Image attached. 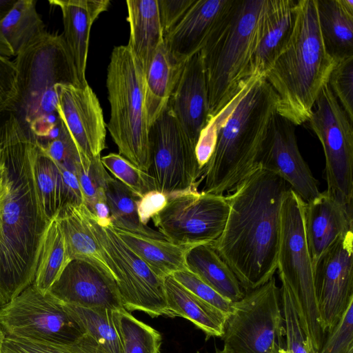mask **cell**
<instances>
[{"label":"cell","instance_id":"6da1fadb","mask_svg":"<svg viewBox=\"0 0 353 353\" xmlns=\"http://www.w3.org/2000/svg\"><path fill=\"white\" fill-rule=\"evenodd\" d=\"M36 143L12 114L0 126V306L33 283L50 221L34 181Z\"/></svg>","mask_w":353,"mask_h":353},{"label":"cell","instance_id":"7a4b0ae2","mask_svg":"<svg viewBox=\"0 0 353 353\" xmlns=\"http://www.w3.org/2000/svg\"><path fill=\"white\" fill-rule=\"evenodd\" d=\"M277 96L263 76H252L201 131L196 155L203 173L201 192H234L260 167L277 113Z\"/></svg>","mask_w":353,"mask_h":353},{"label":"cell","instance_id":"3957f363","mask_svg":"<svg viewBox=\"0 0 353 353\" xmlns=\"http://www.w3.org/2000/svg\"><path fill=\"white\" fill-rule=\"evenodd\" d=\"M290 187L261 166L225 196L229 212L212 243L245 292L274 277L277 270L281 210Z\"/></svg>","mask_w":353,"mask_h":353},{"label":"cell","instance_id":"277c9868","mask_svg":"<svg viewBox=\"0 0 353 353\" xmlns=\"http://www.w3.org/2000/svg\"><path fill=\"white\" fill-rule=\"evenodd\" d=\"M335 62L323 41L316 0H297L291 36L264 75L277 96V113L295 126L307 122Z\"/></svg>","mask_w":353,"mask_h":353},{"label":"cell","instance_id":"5b68a950","mask_svg":"<svg viewBox=\"0 0 353 353\" xmlns=\"http://www.w3.org/2000/svg\"><path fill=\"white\" fill-rule=\"evenodd\" d=\"M268 0H234L229 12L200 51L210 118L248 83L259 42Z\"/></svg>","mask_w":353,"mask_h":353},{"label":"cell","instance_id":"8992f818","mask_svg":"<svg viewBox=\"0 0 353 353\" xmlns=\"http://www.w3.org/2000/svg\"><path fill=\"white\" fill-rule=\"evenodd\" d=\"M17 97L9 110L29 134L31 126L59 118L58 84L82 86L63 34L46 32L14 60Z\"/></svg>","mask_w":353,"mask_h":353},{"label":"cell","instance_id":"52a82bcc","mask_svg":"<svg viewBox=\"0 0 353 353\" xmlns=\"http://www.w3.org/2000/svg\"><path fill=\"white\" fill-rule=\"evenodd\" d=\"M106 86L110 105L107 127L119 154L148 173L150 149L145 107V72L127 45L113 48Z\"/></svg>","mask_w":353,"mask_h":353},{"label":"cell","instance_id":"ba28073f","mask_svg":"<svg viewBox=\"0 0 353 353\" xmlns=\"http://www.w3.org/2000/svg\"><path fill=\"white\" fill-rule=\"evenodd\" d=\"M305 202L290 188L281 210L277 270L293 294L303 330L312 353H319L324 342L314 287V268L304 226Z\"/></svg>","mask_w":353,"mask_h":353},{"label":"cell","instance_id":"9c48e42d","mask_svg":"<svg viewBox=\"0 0 353 353\" xmlns=\"http://www.w3.org/2000/svg\"><path fill=\"white\" fill-rule=\"evenodd\" d=\"M87 219L103 259L113 272L123 306L150 317H172L167 305L164 279L157 276L119 238L111 223L101 225L87 208Z\"/></svg>","mask_w":353,"mask_h":353},{"label":"cell","instance_id":"30bf717a","mask_svg":"<svg viewBox=\"0 0 353 353\" xmlns=\"http://www.w3.org/2000/svg\"><path fill=\"white\" fill-rule=\"evenodd\" d=\"M221 338L232 353H278L285 349L280 288L274 277L233 302Z\"/></svg>","mask_w":353,"mask_h":353},{"label":"cell","instance_id":"8fae6325","mask_svg":"<svg viewBox=\"0 0 353 353\" xmlns=\"http://www.w3.org/2000/svg\"><path fill=\"white\" fill-rule=\"evenodd\" d=\"M307 123L323 147L326 190L346 204L352 205L353 122L327 82L320 90Z\"/></svg>","mask_w":353,"mask_h":353},{"label":"cell","instance_id":"7c38bea8","mask_svg":"<svg viewBox=\"0 0 353 353\" xmlns=\"http://www.w3.org/2000/svg\"><path fill=\"white\" fill-rule=\"evenodd\" d=\"M229 212L225 195L189 190L168 196L152 219L167 241L191 248L212 243L222 234Z\"/></svg>","mask_w":353,"mask_h":353},{"label":"cell","instance_id":"4fadbf2b","mask_svg":"<svg viewBox=\"0 0 353 353\" xmlns=\"http://www.w3.org/2000/svg\"><path fill=\"white\" fill-rule=\"evenodd\" d=\"M0 327L7 337L54 343H70L85 334L61 302L33 284L0 306Z\"/></svg>","mask_w":353,"mask_h":353},{"label":"cell","instance_id":"5bb4252c","mask_svg":"<svg viewBox=\"0 0 353 353\" xmlns=\"http://www.w3.org/2000/svg\"><path fill=\"white\" fill-rule=\"evenodd\" d=\"M150 166L157 191L168 196L197 190L202 170L196 145L188 138L168 105L149 129Z\"/></svg>","mask_w":353,"mask_h":353},{"label":"cell","instance_id":"9a60e30c","mask_svg":"<svg viewBox=\"0 0 353 353\" xmlns=\"http://www.w3.org/2000/svg\"><path fill=\"white\" fill-rule=\"evenodd\" d=\"M353 232L340 236L314 269L319 321L323 333L338 323L353 301Z\"/></svg>","mask_w":353,"mask_h":353},{"label":"cell","instance_id":"2e32d148","mask_svg":"<svg viewBox=\"0 0 353 353\" xmlns=\"http://www.w3.org/2000/svg\"><path fill=\"white\" fill-rule=\"evenodd\" d=\"M58 114L80 154L88 159L99 157L105 148L106 128L99 99L85 86H56Z\"/></svg>","mask_w":353,"mask_h":353},{"label":"cell","instance_id":"e0dca14e","mask_svg":"<svg viewBox=\"0 0 353 353\" xmlns=\"http://www.w3.org/2000/svg\"><path fill=\"white\" fill-rule=\"evenodd\" d=\"M48 292L60 302L87 308L124 309L112 275L82 259H72Z\"/></svg>","mask_w":353,"mask_h":353},{"label":"cell","instance_id":"ac0fdd59","mask_svg":"<svg viewBox=\"0 0 353 353\" xmlns=\"http://www.w3.org/2000/svg\"><path fill=\"white\" fill-rule=\"evenodd\" d=\"M260 166L283 179L305 203L321 192L299 149L295 125L279 114L265 143Z\"/></svg>","mask_w":353,"mask_h":353},{"label":"cell","instance_id":"d6986e66","mask_svg":"<svg viewBox=\"0 0 353 353\" xmlns=\"http://www.w3.org/2000/svg\"><path fill=\"white\" fill-rule=\"evenodd\" d=\"M234 0H195L179 22L163 37L167 50L185 63L199 52L222 23Z\"/></svg>","mask_w":353,"mask_h":353},{"label":"cell","instance_id":"ffe728a7","mask_svg":"<svg viewBox=\"0 0 353 353\" xmlns=\"http://www.w3.org/2000/svg\"><path fill=\"white\" fill-rule=\"evenodd\" d=\"M168 105L185 134L196 145L210 119L205 75L200 52L185 62Z\"/></svg>","mask_w":353,"mask_h":353},{"label":"cell","instance_id":"44dd1931","mask_svg":"<svg viewBox=\"0 0 353 353\" xmlns=\"http://www.w3.org/2000/svg\"><path fill=\"white\" fill-rule=\"evenodd\" d=\"M304 226L313 268L337 239L352 230V205L327 190L304 204Z\"/></svg>","mask_w":353,"mask_h":353},{"label":"cell","instance_id":"7402d4cb","mask_svg":"<svg viewBox=\"0 0 353 353\" xmlns=\"http://www.w3.org/2000/svg\"><path fill=\"white\" fill-rule=\"evenodd\" d=\"M62 13L63 38L72 58L80 84L88 83L85 70L91 27L94 21L108 9L109 0H51Z\"/></svg>","mask_w":353,"mask_h":353},{"label":"cell","instance_id":"603a6c76","mask_svg":"<svg viewBox=\"0 0 353 353\" xmlns=\"http://www.w3.org/2000/svg\"><path fill=\"white\" fill-rule=\"evenodd\" d=\"M295 0H268L259 42L251 64L252 76H263L286 46L296 19Z\"/></svg>","mask_w":353,"mask_h":353},{"label":"cell","instance_id":"cb8c5ba5","mask_svg":"<svg viewBox=\"0 0 353 353\" xmlns=\"http://www.w3.org/2000/svg\"><path fill=\"white\" fill-rule=\"evenodd\" d=\"M130 25L128 46L145 73L158 48L163 43L157 0H128Z\"/></svg>","mask_w":353,"mask_h":353},{"label":"cell","instance_id":"d4e9b609","mask_svg":"<svg viewBox=\"0 0 353 353\" xmlns=\"http://www.w3.org/2000/svg\"><path fill=\"white\" fill-rule=\"evenodd\" d=\"M168 307L172 317L191 321L206 338L223 336L227 316L187 290L172 276L164 279Z\"/></svg>","mask_w":353,"mask_h":353},{"label":"cell","instance_id":"484cf974","mask_svg":"<svg viewBox=\"0 0 353 353\" xmlns=\"http://www.w3.org/2000/svg\"><path fill=\"white\" fill-rule=\"evenodd\" d=\"M184 64L171 54L164 42L157 50L145 73V107L149 129L168 106Z\"/></svg>","mask_w":353,"mask_h":353},{"label":"cell","instance_id":"4316f807","mask_svg":"<svg viewBox=\"0 0 353 353\" xmlns=\"http://www.w3.org/2000/svg\"><path fill=\"white\" fill-rule=\"evenodd\" d=\"M325 48L335 60L353 56V1L316 0Z\"/></svg>","mask_w":353,"mask_h":353},{"label":"cell","instance_id":"83f0119b","mask_svg":"<svg viewBox=\"0 0 353 353\" xmlns=\"http://www.w3.org/2000/svg\"><path fill=\"white\" fill-rule=\"evenodd\" d=\"M86 211L84 204L66 203L56 215L65 238L69 259L87 261L114 279L90 229Z\"/></svg>","mask_w":353,"mask_h":353},{"label":"cell","instance_id":"f1b7e54d","mask_svg":"<svg viewBox=\"0 0 353 353\" xmlns=\"http://www.w3.org/2000/svg\"><path fill=\"white\" fill-rule=\"evenodd\" d=\"M36 1L18 0L0 21V57H17L46 31Z\"/></svg>","mask_w":353,"mask_h":353},{"label":"cell","instance_id":"f546056e","mask_svg":"<svg viewBox=\"0 0 353 353\" xmlns=\"http://www.w3.org/2000/svg\"><path fill=\"white\" fill-rule=\"evenodd\" d=\"M187 269L232 302L241 299L245 291L227 263L212 243L190 248L185 253Z\"/></svg>","mask_w":353,"mask_h":353},{"label":"cell","instance_id":"4dcf8cb0","mask_svg":"<svg viewBox=\"0 0 353 353\" xmlns=\"http://www.w3.org/2000/svg\"><path fill=\"white\" fill-rule=\"evenodd\" d=\"M113 227V226H112ZM119 238L160 278L187 269L185 253L190 248L113 227Z\"/></svg>","mask_w":353,"mask_h":353},{"label":"cell","instance_id":"1f68e13d","mask_svg":"<svg viewBox=\"0 0 353 353\" xmlns=\"http://www.w3.org/2000/svg\"><path fill=\"white\" fill-rule=\"evenodd\" d=\"M105 193L114 228L152 239L166 240L159 231L141 223L137 210L140 198L125 185L110 176L105 183Z\"/></svg>","mask_w":353,"mask_h":353},{"label":"cell","instance_id":"d6a6232c","mask_svg":"<svg viewBox=\"0 0 353 353\" xmlns=\"http://www.w3.org/2000/svg\"><path fill=\"white\" fill-rule=\"evenodd\" d=\"M33 168L40 204L46 219L50 221L68 203V197L59 165L45 153L37 141Z\"/></svg>","mask_w":353,"mask_h":353},{"label":"cell","instance_id":"836d02e7","mask_svg":"<svg viewBox=\"0 0 353 353\" xmlns=\"http://www.w3.org/2000/svg\"><path fill=\"white\" fill-rule=\"evenodd\" d=\"M70 261L65 238L55 216L46 228L32 284L42 293H47Z\"/></svg>","mask_w":353,"mask_h":353},{"label":"cell","instance_id":"e575fe53","mask_svg":"<svg viewBox=\"0 0 353 353\" xmlns=\"http://www.w3.org/2000/svg\"><path fill=\"white\" fill-rule=\"evenodd\" d=\"M63 304L85 332L95 341L103 353H122L121 340L113 316L114 310Z\"/></svg>","mask_w":353,"mask_h":353},{"label":"cell","instance_id":"d590c367","mask_svg":"<svg viewBox=\"0 0 353 353\" xmlns=\"http://www.w3.org/2000/svg\"><path fill=\"white\" fill-rule=\"evenodd\" d=\"M121 340L122 353H159L161 334L152 327L136 319L125 309L113 311Z\"/></svg>","mask_w":353,"mask_h":353},{"label":"cell","instance_id":"8d00e7d4","mask_svg":"<svg viewBox=\"0 0 353 353\" xmlns=\"http://www.w3.org/2000/svg\"><path fill=\"white\" fill-rule=\"evenodd\" d=\"M75 174L83 197V204L91 211L94 204L106 201L105 183L110 176L101 161V156L88 159L81 154L75 165Z\"/></svg>","mask_w":353,"mask_h":353},{"label":"cell","instance_id":"74e56055","mask_svg":"<svg viewBox=\"0 0 353 353\" xmlns=\"http://www.w3.org/2000/svg\"><path fill=\"white\" fill-rule=\"evenodd\" d=\"M3 345L21 353H103L95 341L86 333L70 343L5 336Z\"/></svg>","mask_w":353,"mask_h":353},{"label":"cell","instance_id":"f35d334b","mask_svg":"<svg viewBox=\"0 0 353 353\" xmlns=\"http://www.w3.org/2000/svg\"><path fill=\"white\" fill-rule=\"evenodd\" d=\"M101 161L115 179L125 185L139 198L157 190L154 179L149 173L140 170L120 154L110 153L101 157Z\"/></svg>","mask_w":353,"mask_h":353},{"label":"cell","instance_id":"ab89813d","mask_svg":"<svg viewBox=\"0 0 353 353\" xmlns=\"http://www.w3.org/2000/svg\"><path fill=\"white\" fill-rule=\"evenodd\" d=\"M280 280V303L285 349L291 353H312L300 323L292 291L284 280Z\"/></svg>","mask_w":353,"mask_h":353},{"label":"cell","instance_id":"60d3db41","mask_svg":"<svg viewBox=\"0 0 353 353\" xmlns=\"http://www.w3.org/2000/svg\"><path fill=\"white\" fill-rule=\"evenodd\" d=\"M327 84L350 120L353 122V56L336 61Z\"/></svg>","mask_w":353,"mask_h":353},{"label":"cell","instance_id":"b9f144b4","mask_svg":"<svg viewBox=\"0 0 353 353\" xmlns=\"http://www.w3.org/2000/svg\"><path fill=\"white\" fill-rule=\"evenodd\" d=\"M172 276L187 290L221 311L228 318L233 302L223 296L188 269L178 271Z\"/></svg>","mask_w":353,"mask_h":353},{"label":"cell","instance_id":"7bdbcfd3","mask_svg":"<svg viewBox=\"0 0 353 353\" xmlns=\"http://www.w3.org/2000/svg\"><path fill=\"white\" fill-rule=\"evenodd\" d=\"M319 353H353V301L326 334Z\"/></svg>","mask_w":353,"mask_h":353},{"label":"cell","instance_id":"ee69618b","mask_svg":"<svg viewBox=\"0 0 353 353\" xmlns=\"http://www.w3.org/2000/svg\"><path fill=\"white\" fill-rule=\"evenodd\" d=\"M39 145L45 153L57 164L75 174V165L79 159L81 154L63 121L59 136L44 145L40 144Z\"/></svg>","mask_w":353,"mask_h":353},{"label":"cell","instance_id":"f6af8a7d","mask_svg":"<svg viewBox=\"0 0 353 353\" xmlns=\"http://www.w3.org/2000/svg\"><path fill=\"white\" fill-rule=\"evenodd\" d=\"M17 70L14 61L0 57V112L8 110L17 97Z\"/></svg>","mask_w":353,"mask_h":353},{"label":"cell","instance_id":"bcb514c9","mask_svg":"<svg viewBox=\"0 0 353 353\" xmlns=\"http://www.w3.org/2000/svg\"><path fill=\"white\" fill-rule=\"evenodd\" d=\"M195 0H157L163 37L183 18Z\"/></svg>","mask_w":353,"mask_h":353},{"label":"cell","instance_id":"7dc6e473","mask_svg":"<svg viewBox=\"0 0 353 353\" xmlns=\"http://www.w3.org/2000/svg\"><path fill=\"white\" fill-rule=\"evenodd\" d=\"M168 196L157 190L150 192L141 197L137 202L139 219L144 225L166 205Z\"/></svg>","mask_w":353,"mask_h":353},{"label":"cell","instance_id":"c3c4849f","mask_svg":"<svg viewBox=\"0 0 353 353\" xmlns=\"http://www.w3.org/2000/svg\"><path fill=\"white\" fill-rule=\"evenodd\" d=\"M59 167L63 183L68 194V203L75 205L83 204V197L79 180L76 174L64 167Z\"/></svg>","mask_w":353,"mask_h":353},{"label":"cell","instance_id":"681fc988","mask_svg":"<svg viewBox=\"0 0 353 353\" xmlns=\"http://www.w3.org/2000/svg\"><path fill=\"white\" fill-rule=\"evenodd\" d=\"M18 0H0V21L8 14Z\"/></svg>","mask_w":353,"mask_h":353},{"label":"cell","instance_id":"f907efd6","mask_svg":"<svg viewBox=\"0 0 353 353\" xmlns=\"http://www.w3.org/2000/svg\"><path fill=\"white\" fill-rule=\"evenodd\" d=\"M1 353H21L14 349L2 345Z\"/></svg>","mask_w":353,"mask_h":353},{"label":"cell","instance_id":"816d5d0a","mask_svg":"<svg viewBox=\"0 0 353 353\" xmlns=\"http://www.w3.org/2000/svg\"><path fill=\"white\" fill-rule=\"evenodd\" d=\"M214 353H232V352H230L227 347L223 346V348H221V349H219L216 347Z\"/></svg>","mask_w":353,"mask_h":353},{"label":"cell","instance_id":"f5cc1de1","mask_svg":"<svg viewBox=\"0 0 353 353\" xmlns=\"http://www.w3.org/2000/svg\"><path fill=\"white\" fill-rule=\"evenodd\" d=\"M4 339H5V334L0 327V353L1 352L2 345L3 343Z\"/></svg>","mask_w":353,"mask_h":353},{"label":"cell","instance_id":"db71d44e","mask_svg":"<svg viewBox=\"0 0 353 353\" xmlns=\"http://www.w3.org/2000/svg\"><path fill=\"white\" fill-rule=\"evenodd\" d=\"M278 353H291L288 350H287L286 349H281L280 350Z\"/></svg>","mask_w":353,"mask_h":353}]
</instances>
